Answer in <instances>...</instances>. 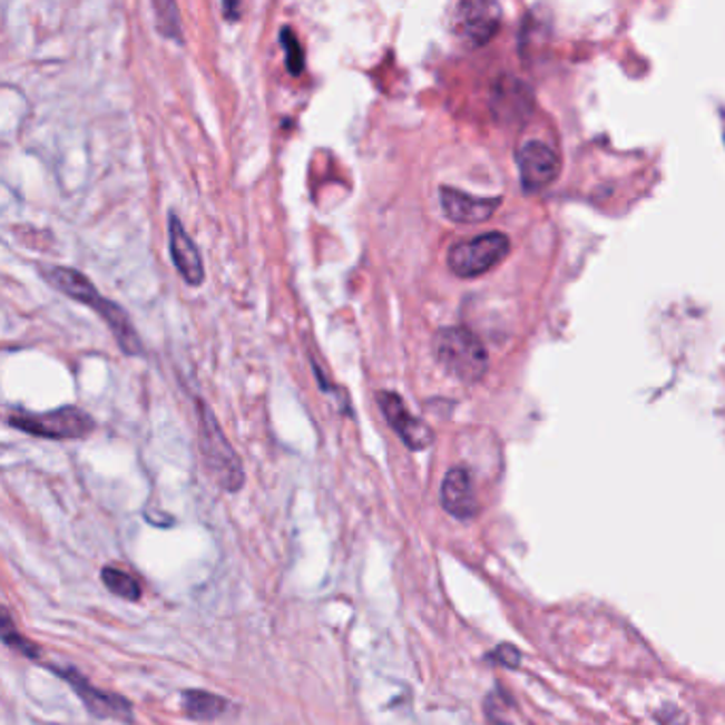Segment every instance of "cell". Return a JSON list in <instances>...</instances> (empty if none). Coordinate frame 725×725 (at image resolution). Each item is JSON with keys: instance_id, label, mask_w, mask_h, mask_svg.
I'll return each instance as SVG.
<instances>
[{"instance_id": "obj_12", "label": "cell", "mask_w": 725, "mask_h": 725, "mask_svg": "<svg viewBox=\"0 0 725 725\" xmlns=\"http://www.w3.org/2000/svg\"><path fill=\"white\" fill-rule=\"evenodd\" d=\"M441 504L447 513L460 521H468L479 513V502H477V493L472 486V477L467 468H451L444 474L443 486H441Z\"/></svg>"}, {"instance_id": "obj_9", "label": "cell", "mask_w": 725, "mask_h": 725, "mask_svg": "<svg viewBox=\"0 0 725 725\" xmlns=\"http://www.w3.org/2000/svg\"><path fill=\"white\" fill-rule=\"evenodd\" d=\"M521 186L526 192H540L551 186L560 175L558 154L542 140H526L517 151Z\"/></svg>"}, {"instance_id": "obj_8", "label": "cell", "mask_w": 725, "mask_h": 725, "mask_svg": "<svg viewBox=\"0 0 725 725\" xmlns=\"http://www.w3.org/2000/svg\"><path fill=\"white\" fill-rule=\"evenodd\" d=\"M451 26L464 46H486L500 26V7L493 2H460L453 9Z\"/></svg>"}, {"instance_id": "obj_1", "label": "cell", "mask_w": 725, "mask_h": 725, "mask_svg": "<svg viewBox=\"0 0 725 725\" xmlns=\"http://www.w3.org/2000/svg\"><path fill=\"white\" fill-rule=\"evenodd\" d=\"M41 275L60 294L69 296L70 301H75V303L90 306L96 315H100L107 327L111 330L119 350L124 351L126 355L143 353L139 332L133 326L130 315L124 311L121 304L100 296L96 285L84 273L69 268V266H46Z\"/></svg>"}, {"instance_id": "obj_18", "label": "cell", "mask_w": 725, "mask_h": 725, "mask_svg": "<svg viewBox=\"0 0 725 725\" xmlns=\"http://www.w3.org/2000/svg\"><path fill=\"white\" fill-rule=\"evenodd\" d=\"M488 659L493 664H500L504 668H519L521 666V651L515 649L513 645H500L488 654Z\"/></svg>"}, {"instance_id": "obj_2", "label": "cell", "mask_w": 725, "mask_h": 725, "mask_svg": "<svg viewBox=\"0 0 725 725\" xmlns=\"http://www.w3.org/2000/svg\"><path fill=\"white\" fill-rule=\"evenodd\" d=\"M198 413V441L203 462L210 477L217 481L219 488L226 491H238L245 483L243 462L236 455L231 441L226 439L217 418L213 415L209 404L205 400H196Z\"/></svg>"}, {"instance_id": "obj_5", "label": "cell", "mask_w": 725, "mask_h": 725, "mask_svg": "<svg viewBox=\"0 0 725 725\" xmlns=\"http://www.w3.org/2000/svg\"><path fill=\"white\" fill-rule=\"evenodd\" d=\"M511 243L502 233H486L451 245L447 264L460 280H474L490 273L504 257L509 256Z\"/></svg>"}, {"instance_id": "obj_17", "label": "cell", "mask_w": 725, "mask_h": 725, "mask_svg": "<svg viewBox=\"0 0 725 725\" xmlns=\"http://www.w3.org/2000/svg\"><path fill=\"white\" fill-rule=\"evenodd\" d=\"M2 643H4L7 647L18 649L20 654L30 657V659H37V657H39V647L32 645L30 640H26V636H22L20 631L13 628L11 617H9L7 610H4V617H2Z\"/></svg>"}, {"instance_id": "obj_19", "label": "cell", "mask_w": 725, "mask_h": 725, "mask_svg": "<svg viewBox=\"0 0 725 725\" xmlns=\"http://www.w3.org/2000/svg\"><path fill=\"white\" fill-rule=\"evenodd\" d=\"M222 11H224V18L233 22V20H238V16H241V4L238 2H224Z\"/></svg>"}, {"instance_id": "obj_6", "label": "cell", "mask_w": 725, "mask_h": 725, "mask_svg": "<svg viewBox=\"0 0 725 725\" xmlns=\"http://www.w3.org/2000/svg\"><path fill=\"white\" fill-rule=\"evenodd\" d=\"M49 670L69 683L72 692L81 698V702L86 704V708L92 713L94 717H98V719H117V722H124V724L135 722L133 704L126 700L124 696H117L111 692H102V689L94 687L92 683L84 677L81 673H77L75 668L49 666Z\"/></svg>"}, {"instance_id": "obj_4", "label": "cell", "mask_w": 725, "mask_h": 725, "mask_svg": "<svg viewBox=\"0 0 725 725\" xmlns=\"http://www.w3.org/2000/svg\"><path fill=\"white\" fill-rule=\"evenodd\" d=\"M7 423L30 437L51 439V441L86 439L96 428L92 415L72 404L46 413H30L26 409L16 406L7 413Z\"/></svg>"}, {"instance_id": "obj_7", "label": "cell", "mask_w": 725, "mask_h": 725, "mask_svg": "<svg viewBox=\"0 0 725 725\" xmlns=\"http://www.w3.org/2000/svg\"><path fill=\"white\" fill-rule=\"evenodd\" d=\"M374 398H376V404H379L383 418L390 423V428L396 432L398 439L411 451H423L434 443L432 428L425 421L420 420L418 415H413L396 392L381 390Z\"/></svg>"}, {"instance_id": "obj_3", "label": "cell", "mask_w": 725, "mask_h": 725, "mask_svg": "<svg viewBox=\"0 0 725 725\" xmlns=\"http://www.w3.org/2000/svg\"><path fill=\"white\" fill-rule=\"evenodd\" d=\"M434 355L444 373L462 383H477L488 373V351L468 327H441L434 336Z\"/></svg>"}, {"instance_id": "obj_10", "label": "cell", "mask_w": 725, "mask_h": 725, "mask_svg": "<svg viewBox=\"0 0 725 725\" xmlns=\"http://www.w3.org/2000/svg\"><path fill=\"white\" fill-rule=\"evenodd\" d=\"M168 249H170V259H173L177 273L182 275V280L192 287L203 285V281H205L203 256H200L196 243L192 241V236L184 228L182 219L173 210L168 213Z\"/></svg>"}, {"instance_id": "obj_15", "label": "cell", "mask_w": 725, "mask_h": 725, "mask_svg": "<svg viewBox=\"0 0 725 725\" xmlns=\"http://www.w3.org/2000/svg\"><path fill=\"white\" fill-rule=\"evenodd\" d=\"M280 43L285 51V69L290 75L298 77L304 69V51L296 32L290 26L281 28Z\"/></svg>"}, {"instance_id": "obj_16", "label": "cell", "mask_w": 725, "mask_h": 725, "mask_svg": "<svg viewBox=\"0 0 725 725\" xmlns=\"http://www.w3.org/2000/svg\"><path fill=\"white\" fill-rule=\"evenodd\" d=\"M154 11L158 16V32L166 37V39H177L182 43V22H179V11L175 2H166V0H156L154 2Z\"/></svg>"}, {"instance_id": "obj_14", "label": "cell", "mask_w": 725, "mask_h": 725, "mask_svg": "<svg viewBox=\"0 0 725 725\" xmlns=\"http://www.w3.org/2000/svg\"><path fill=\"white\" fill-rule=\"evenodd\" d=\"M100 581L107 585V589L111 594L119 596L121 600H128V602H139L143 591H140V585L133 575H128L126 570L121 568H114V566H107L100 570Z\"/></svg>"}, {"instance_id": "obj_11", "label": "cell", "mask_w": 725, "mask_h": 725, "mask_svg": "<svg viewBox=\"0 0 725 725\" xmlns=\"http://www.w3.org/2000/svg\"><path fill=\"white\" fill-rule=\"evenodd\" d=\"M439 196L444 217L455 224H481L500 207V198H483L455 187H441Z\"/></svg>"}, {"instance_id": "obj_13", "label": "cell", "mask_w": 725, "mask_h": 725, "mask_svg": "<svg viewBox=\"0 0 725 725\" xmlns=\"http://www.w3.org/2000/svg\"><path fill=\"white\" fill-rule=\"evenodd\" d=\"M182 706L189 719L194 722H213L228 711V700L203 689H186L182 694Z\"/></svg>"}]
</instances>
